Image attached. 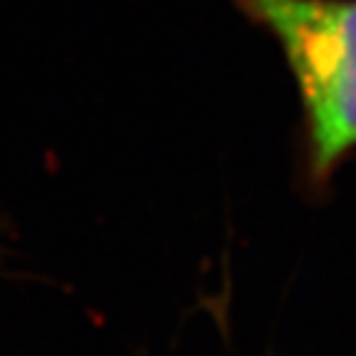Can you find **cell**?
<instances>
[{"label":"cell","instance_id":"1","mask_svg":"<svg viewBox=\"0 0 356 356\" xmlns=\"http://www.w3.org/2000/svg\"><path fill=\"white\" fill-rule=\"evenodd\" d=\"M275 38L302 104L297 171L309 198H324L356 151V0H235Z\"/></svg>","mask_w":356,"mask_h":356}]
</instances>
